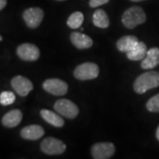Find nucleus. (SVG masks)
Masks as SVG:
<instances>
[{
	"label": "nucleus",
	"instance_id": "obj_23",
	"mask_svg": "<svg viewBox=\"0 0 159 159\" xmlns=\"http://www.w3.org/2000/svg\"><path fill=\"white\" fill-rule=\"evenodd\" d=\"M6 5H7V0H0V11L5 8Z\"/></svg>",
	"mask_w": 159,
	"mask_h": 159
},
{
	"label": "nucleus",
	"instance_id": "obj_9",
	"mask_svg": "<svg viewBox=\"0 0 159 159\" xmlns=\"http://www.w3.org/2000/svg\"><path fill=\"white\" fill-rule=\"evenodd\" d=\"M16 53L20 58L25 61H35L39 58V49L35 44L25 43L19 45Z\"/></svg>",
	"mask_w": 159,
	"mask_h": 159
},
{
	"label": "nucleus",
	"instance_id": "obj_22",
	"mask_svg": "<svg viewBox=\"0 0 159 159\" xmlns=\"http://www.w3.org/2000/svg\"><path fill=\"white\" fill-rule=\"evenodd\" d=\"M110 0H90L89 5L91 7H97L99 6L107 4Z\"/></svg>",
	"mask_w": 159,
	"mask_h": 159
},
{
	"label": "nucleus",
	"instance_id": "obj_27",
	"mask_svg": "<svg viewBox=\"0 0 159 159\" xmlns=\"http://www.w3.org/2000/svg\"><path fill=\"white\" fill-rule=\"evenodd\" d=\"M57 1H64V0H57Z\"/></svg>",
	"mask_w": 159,
	"mask_h": 159
},
{
	"label": "nucleus",
	"instance_id": "obj_17",
	"mask_svg": "<svg viewBox=\"0 0 159 159\" xmlns=\"http://www.w3.org/2000/svg\"><path fill=\"white\" fill-rule=\"evenodd\" d=\"M147 46L142 41H139L132 50L127 52V57L130 61H141L147 55Z\"/></svg>",
	"mask_w": 159,
	"mask_h": 159
},
{
	"label": "nucleus",
	"instance_id": "obj_24",
	"mask_svg": "<svg viewBox=\"0 0 159 159\" xmlns=\"http://www.w3.org/2000/svg\"><path fill=\"white\" fill-rule=\"evenodd\" d=\"M156 138L159 141V126L158 127V128H157V130H156Z\"/></svg>",
	"mask_w": 159,
	"mask_h": 159
},
{
	"label": "nucleus",
	"instance_id": "obj_3",
	"mask_svg": "<svg viewBox=\"0 0 159 159\" xmlns=\"http://www.w3.org/2000/svg\"><path fill=\"white\" fill-rule=\"evenodd\" d=\"M99 73V66L96 63L86 62L76 67L74 71V75L80 80H87L97 78Z\"/></svg>",
	"mask_w": 159,
	"mask_h": 159
},
{
	"label": "nucleus",
	"instance_id": "obj_8",
	"mask_svg": "<svg viewBox=\"0 0 159 159\" xmlns=\"http://www.w3.org/2000/svg\"><path fill=\"white\" fill-rule=\"evenodd\" d=\"M43 88L46 91L55 96H63L68 91V85L62 80L52 78L45 80Z\"/></svg>",
	"mask_w": 159,
	"mask_h": 159
},
{
	"label": "nucleus",
	"instance_id": "obj_2",
	"mask_svg": "<svg viewBox=\"0 0 159 159\" xmlns=\"http://www.w3.org/2000/svg\"><path fill=\"white\" fill-rule=\"evenodd\" d=\"M146 21V14L144 10L139 6H134L127 9L123 13L122 21L125 27L128 29H134Z\"/></svg>",
	"mask_w": 159,
	"mask_h": 159
},
{
	"label": "nucleus",
	"instance_id": "obj_7",
	"mask_svg": "<svg viewBox=\"0 0 159 159\" xmlns=\"http://www.w3.org/2000/svg\"><path fill=\"white\" fill-rule=\"evenodd\" d=\"M115 147L111 142L96 143L91 148V156L94 159H108L114 156Z\"/></svg>",
	"mask_w": 159,
	"mask_h": 159
},
{
	"label": "nucleus",
	"instance_id": "obj_1",
	"mask_svg": "<svg viewBox=\"0 0 159 159\" xmlns=\"http://www.w3.org/2000/svg\"><path fill=\"white\" fill-rule=\"evenodd\" d=\"M159 86V73L155 71L143 73L137 77L134 84V91L142 94L150 89Z\"/></svg>",
	"mask_w": 159,
	"mask_h": 159
},
{
	"label": "nucleus",
	"instance_id": "obj_4",
	"mask_svg": "<svg viewBox=\"0 0 159 159\" xmlns=\"http://www.w3.org/2000/svg\"><path fill=\"white\" fill-rule=\"evenodd\" d=\"M54 109L67 119H75L79 114V108L74 102L67 99H61L54 105Z\"/></svg>",
	"mask_w": 159,
	"mask_h": 159
},
{
	"label": "nucleus",
	"instance_id": "obj_5",
	"mask_svg": "<svg viewBox=\"0 0 159 159\" xmlns=\"http://www.w3.org/2000/svg\"><path fill=\"white\" fill-rule=\"evenodd\" d=\"M66 146L62 141L53 138L47 137L41 143V149L47 155H61L65 152Z\"/></svg>",
	"mask_w": 159,
	"mask_h": 159
},
{
	"label": "nucleus",
	"instance_id": "obj_14",
	"mask_svg": "<svg viewBox=\"0 0 159 159\" xmlns=\"http://www.w3.org/2000/svg\"><path fill=\"white\" fill-rule=\"evenodd\" d=\"M159 64V49L152 48L147 52L146 57L142 60L141 66L144 69H151Z\"/></svg>",
	"mask_w": 159,
	"mask_h": 159
},
{
	"label": "nucleus",
	"instance_id": "obj_19",
	"mask_svg": "<svg viewBox=\"0 0 159 159\" xmlns=\"http://www.w3.org/2000/svg\"><path fill=\"white\" fill-rule=\"evenodd\" d=\"M83 20H84V16L81 12H75L69 17L67 20V25L71 29H77L82 25Z\"/></svg>",
	"mask_w": 159,
	"mask_h": 159
},
{
	"label": "nucleus",
	"instance_id": "obj_10",
	"mask_svg": "<svg viewBox=\"0 0 159 159\" xmlns=\"http://www.w3.org/2000/svg\"><path fill=\"white\" fill-rule=\"evenodd\" d=\"M11 86L19 96L25 97L33 89V83L27 77L16 76L11 80Z\"/></svg>",
	"mask_w": 159,
	"mask_h": 159
},
{
	"label": "nucleus",
	"instance_id": "obj_16",
	"mask_svg": "<svg viewBox=\"0 0 159 159\" xmlns=\"http://www.w3.org/2000/svg\"><path fill=\"white\" fill-rule=\"evenodd\" d=\"M41 116L44 120L49 124L57 128H61L64 125V120L62 117H61L58 114H55L53 111L43 109L40 112Z\"/></svg>",
	"mask_w": 159,
	"mask_h": 159
},
{
	"label": "nucleus",
	"instance_id": "obj_18",
	"mask_svg": "<svg viewBox=\"0 0 159 159\" xmlns=\"http://www.w3.org/2000/svg\"><path fill=\"white\" fill-rule=\"evenodd\" d=\"M93 23L99 28H107L110 25L109 18L106 12L102 9H98L93 14Z\"/></svg>",
	"mask_w": 159,
	"mask_h": 159
},
{
	"label": "nucleus",
	"instance_id": "obj_20",
	"mask_svg": "<svg viewBox=\"0 0 159 159\" xmlns=\"http://www.w3.org/2000/svg\"><path fill=\"white\" fill-rule=\"evenodd\" d=\"M16 100L15 94L11 91H3L0 94V103L2 105L13 104Z\"/></svg>",
	"mask_w": 159,
	"mask_h": 159
},
{
	"label": "nucleus",
	"instance_id": "obj_11",
	"mask_svg": "<svg viewBox=\"0 0 159 159\" xmlns=\"http://www.w3.org/2000/svg\"><path fill=\"white\" fill-rule=\"evenodd\" d=\"M44 135V130L38 125H32L24 128L21 131V136L27 140H38Z\"/></svg>",
	"mask_w": 159,
	"mask_h": 159
},
{
	"label": "nucleus",
	"instance_id": "obj_6",
	"mask_svg": "<svg viewBox=\"0 0 159 159\" xmlns=\"http://www.w3.org/2000/svg\"><path fill=\"white\" fill-rule=\"evenodd\" d=\"M43 16V10L40 7H30L24 11L22 17L27 27L34 29L41 25Z\"/></svg>",
	"mask_w": 159,
	"mask_h": 159
},
{
	"label": "nucleus",
	"instance_id": "obj_15",
	"mask_svg": "<svg viewBox=\"0 0 159 159\" xmlns=\"http://www.w3.org/2000/svg\"><path fill=\"white\" fill-rule=\"evenodd\" d=\"M139 42L138 39L134 35H125L118 40L116 47L122 52H128L132 50Z\"/></svg>",
	"mask_w": 159,
	"mask_h": 159
},
{
	"label": "nucleus",
	"instance_id": "obj_13",
	"mask_svg": "<svg viewBox=\"0 0 159 159\" xmlns=\"http://www.w3.org/2000/svg\"><path fill=\"white\" fill-rule=\"evenodd\" d=\"M22 119V113L19 109H14L9 111L2 119V123L7 128H15L19 125Z\"/></svg>",
	"mask_w": 159,
	"mask_h": 159
},
{
	"label": "nucleus",
	"instance_id": "obj_25",
	"mask_svg": "<svg viewBox=\"0 0 159 159\" xmlns=\"http://www.w3.org/2000/svg\"><path fill=\"white\" fill-rule=\"evenodd\" d=\"M133 2H141V1H144V0H131Z\"/></svg>",
	"mask_w": 159,
	"mask_h": 159
},
{
	"label": "nucleus",
	"instance_id": "obj_12",
	"mask_svg": "<svg viewBox=\"0 0 159 159\" xmlns=\"http://www.w3.org/2000/svg\"><path fill=\"white\" fill-rule=\"evenodd\" d=\"M70 39L73 45L79 49H89L93 44L92 39L89 35L78 33V32H75V33H71Z\"/></svg>",
	"mask_w": 159,
	"mask_h": 159
},
{
	"label": "nucleus",
	"instance_id": "obj_26",
	"mask_svg": "<svg viewBox=\"0 0 159 159\" xmlns=\"http://www.w3.org/2000/svg\"><path fill=\"white\" fill-rule=\"evenodd\" d=\"M2 41V37L1 36V35H0V41Z\"/></svg>",
	"mask_w": 159,
	"mask_h": 159
},
{
	"label": "nucleus",
	"instance_id": "obj_21",
	"mask_svg": "<svg viewBox=\"0 0 159 159\" xmlns=\"http://www.w3.org/2000/svg\"><path fill=\"white\" fill-rule=\"evenodd\" d=\"M146 106L150 112H159V94L149 99Z\"/></svg>",
	"mask_w": 159,
	"mask_h": 159
}]
</instances>
